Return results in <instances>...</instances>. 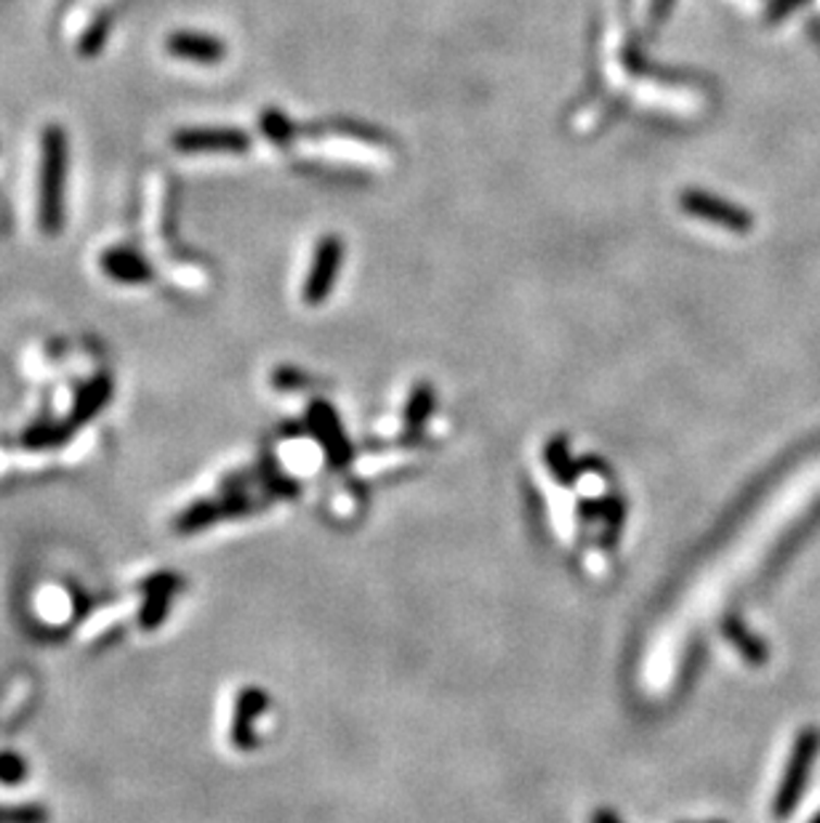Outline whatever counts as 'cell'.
Segmentation results:
<instances>
[{"instance_id": "1", "label": "cell", "mask_w": 820, "mask_h": 823, "mask_svg": "<svg viewBox=\"0 0 820 823\" xmlns=\"http://www.w3.org/2000/svg\"><path fill=\"white\" fill-rule=\"evenodd\" d=\"M64 181H67V134L49 126L40 142L38 225L46 238H56L64 227Z\"/></svg>"}, {"instance_id": "2", "label": "cell", "mask_w": 820, "mask_h": 823, "mask_svg": "<svg viewBox=\"0 0 820 823\" xmlns=\"http://www.w3.org/2000/svg\"><path fill=\"white\" fill-rule=\"evenodd\" d=\"M820 751V733L816 727H805V731L796 736V744L789 757V765L783 770L781 789H778L775 802H772V815L775 819H789L794 813L796 805H799L802 795L807 789V778H810L812 762H816Z\"/></svg>"}, {"instance_id": "3", "label": "cell", "mask_w": 820, "mask_h": 823, "mask_svg": "<svg viewBox=\"0 0 820 823\" xmlns=\"http://www.w3.org/2000/svg\"><path fill=\"white\" fill-rule=\"evenodd\" d=\"M680 205L684 214L698 216V219L730 229V232L743 235V232H748L754 225V216L746 214L741 205L730 203V200H724V198L709 195V192H701V190L682 192Z\"/></svg>"}, {"instance_id": "4", "label": "cell", "mask_w": 820, "mask_h": 823, "mask_svg": "<svg viewBox=\"0 0 820 823\" xmlns=\"http://www.w3.org/2000/svg\"><path fill=\"white\" fill-rule=\"evenodd\" d=\"M341 256H344V245H341V240L336 238V235H328V238H323L320 243H317L310 278H306L304 293H301L304 304L317 307V304H323L330 296L336 278H339Z\"/></svg>"}, {"instance_id": "5", "label": "cell", "mask_w": 820, "mask_h": 823, "mask_svg": "<svg viewBox=\"0 0 820 823\" xmlns=\"http://www.w3.org/2000/svg\"><path fill=\"white\" fill-rule=\"evenodd\" d=\"M179 152H245L251 137L238 128H181L171 137Z\"/></svg>"}, {"instance_id": "6", "label": "cell", "mask_w": 820, "mask_h": 823, "mask_svg": "<svg viewBox=\"0 0 820 823\" xmlns=\"http://www.w3.org/2000/svg\"><path fill=\"white\" fill-rule=\"evenodd\" d=\"M165 51L174 59L192 64H219L227 56V46L216 35L192 33V29H179L165 38Z\"/></svg>"}, {"instance_id": "7", "label": "cell", "mask_w": 820, "mask_h": 823, "mask_svg": "<svg viewBox=\"0 0 820 823\" xmlns=\"http://www.w3.org/2000/svg\"><path fill=\"white\" fill-rule=\"evenodd\" d=\"M181 586V579L174 573H155L144 584V605H141L139 624L141 629H157L165 621L171 608V599L176 597V590Z\"/></svg>"}, {"instance_id": "8", "label": "cell", "mask_w": 820, "mask_h": 823, "mask_svg": "<svg viewBox=\"0 0 820 823\" xmlns=\"http://www.w3.org/2000/svg\"><path fill=\"white\" fill-rule=\"evenodd\" d=\"M99 264H102V273L108 275L110 280L126 286L150 283L152 275H155L150 262L131 249H110L108 254L99 258Z\"/></svg>"}, {"instance_id": "9", "label": "cell", "mask_w": 820, "mask_h": 823, "mask_svg": "<svg viewBox=\"0 0 820 823\" xmlns=\"http://www.w3.org/2000/svg\"><path fill=\"white\" fill-rule=\"evenodd\" d=\"M240 511H245L243 498H224V502L192 504L190 509H185L179 517H176V531L179 533L203 531V528H209L211 522L240 515Z\"/></svg>"}, {"instance_id": "10", "label": "cell", "mask_w": 820, "mask_h": 823, "mask_svg": "<svg viewBox=\"0 0 820 823\" xmlns=\"http://www.w3.org/2000/svg\"><path fill=\"white\" fill-rule=\"evenodd\" d=\"M267 709V696L256 687H245L235 704V722H232V744L238 749H253L256 746V733H253V717Z\"/></svg>"}, {"instance_id": "11", "label": "cell", "mask_w": 820, "mask_h": 823, "mask_svg": "<svg viewBox=\"0 0 820 823\" xmlns=\"http://www.w3.org/2000/svg\"><path fill=\"white\" fill-rule=\"evenodd\" d=\"M110 397H112V379L108 373H99L97 379H91L86 387H80L78 397H75V405H73V414L67 416V421L75 429L83 427L86 421H91L93 416H99L104 408H108Z\"/></svg>"}, {"instance_id": "12", "label": "cell", "mask_w": 820, "mask_h": 823, "mask_svg": "<svg viewBox=\"0 0 820 823\" xmlns=\"http://www.w3.org/2000/svg\"><path fill=\"white\" fill-rule=\"evenodd\" d=\"M70 434H75V427L64 421H40V425L27 427L22 432V448L29 451H49V448H62L70 440Z\"/></svg>"}, {"instance_id": "13", "label": "cell", "mask_w": 820, "mask_h": 823, "mask_svg": "<svg viewBox=\"0 0 820 823\" xmlns=\"http://www.w3.org/2000/svg\"><path fill=\"white\" fill-rule=\"evenodd\" d=\"M728 637L733 640L735 648L741 650V656L746 658V661H752V663H765L767 661V648H765L762 640L754 637V634L748 632V629L743 624H739V621L728 624Z\"/></svg>"}, {"instance_id": "14", "label": "cell", "mask_w": 820, "mask_h": 823, "mask_svg": "<svg viewBox=\"0 0 820 823\" xmlns=\"http://www.w3.org/2000/svg\"><path fill=\"white\" fill-rule=\"evenodd\" d=\"M262 128L275 144H288L293 137L291 121H288L282 113H277V110H267V113L262 115Z\"/></svg>"}, {"instance_id": "15", "label": "cell", "mask_w": 820, "mask_h": 823, "mask_svg": "<svg viewBox=\"0 0 820 823\" xmlns=\"http://www.w3.org/2000/svg\"><path fill=\"white\" fill-rule=\"evenodd\" d=\"M49 813L40 805H14L0 808V823H46Z\"/></svg>"}, {"instance_id": "16", "label": "cell", "mask_w": 820, "mask_h": 823, "mask_svg": "<svg viewBox=\"0 0 820 823\" xmlns=\"http://www.w3.org/2000/svg\"><path fill=\"white\" fill-rule=\"evenodd\" d=\"M27 775V762L22 760L14 751H0V784L16 786L20 781H25Z\"/></svg>"}, {"instance_id": "17", "label": "cell", "mask_w": 820, "mask_h": 823, "mask_svg": "<svg viewBox=\"0 0 820 823\" xmlns=\"http://www.w3.org/2000/svg\"><path fill=\"white\" fill-rule=\"evenodd\" d=\"M429 410H432V390L424 384L416 390V395H413V403L408 408V419H413L411 425H421V419L429 414Z\"/></svg>"}, {"instance_id": "18", "label": "cell", "mask_w": 820, "mask_h": 823, "mask_svg": "<svg viewBox=\"0 0 820 823\" xmlns=\"http://www.w3.org/2000/svg\"><path fill=\"white\" fill-rule=\"evenodd\" d=\"M108 27H110V22H108V20H104V22H99V25H97V27H91V29H88V33H86V38H83V46H80V51H83V54H97V51H99V49H102V43H104V35H108Z\"/></svg>"}, {"instance_id": "19", "label": "cell", "mask_w": 820, "mask_h": 823, "mask_svg": "<svg viewBox=\"0 0 820 823\" xmlns=\"http://www.w3.org/2000/svg\"><path fill=\"white\" fill-rule=\"evenodd\" d=\"M275 387H280V390H293V387H304L306 379L299 373V370L293 368H280L275 370Z\"/></svg>"}, {"instance_id": "20", "label": "cell", "mask_w": 820, "mask_h": 823, "mask_svg": "<svg viewBox=\"0 0 820 823\" xmlns=\"http://www.w3.org/2000/svg\"><path fill=\"white\" fill-rule=\"evenodd\" d=\"M805 0H775V3L770 5V11H767V20L775 22V20H783V16L789 14V11H794L796 5H802Z\"/></svg>"}, {"instance_id": "21", "label": "cell", "mask_w": 820, "mask_h": 823, "mask_svg": "<svg viewBox=\"0 0 820 823\" xmlns=\"http://www.w3.org/2000/svg\"><path fill=\"white\" fill-rule=\"evenodd\" d=\"M671 5H674V0H653L651 5V20H653V27H660L666 22V16H669Z\"/></svg>"}, {"instance_id": "22", "label": "cell", "mask_w": 820, "mask_h": 823, "mask_svg": "<svg viewBox=\"0 0 820 823\" xmlns=\"http://www.w3.org/2000/svg\"><path fill=\"white\" fill-rule=\"evenodd\" d=\"M810 823H820V813H818V815H816V819H812Z\"/></svg>"}]
</instances>
